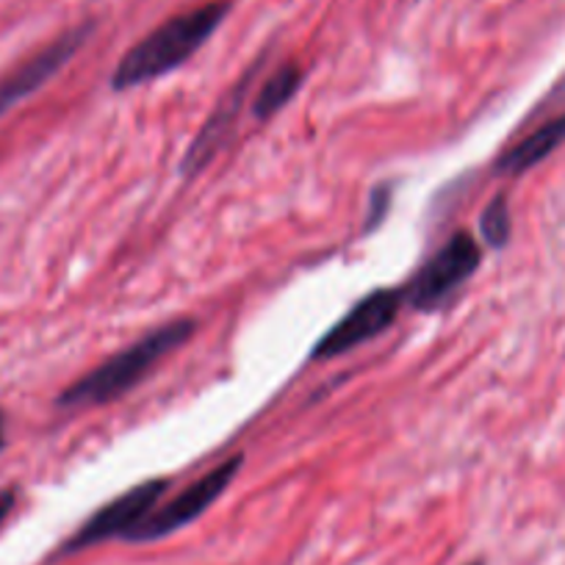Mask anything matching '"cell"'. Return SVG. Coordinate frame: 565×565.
<instances>
[{
    "label": "cell",
    "instance_id": "cell-1",
    "mask_svg": "<svg viewBox=\"0 0 565 565\" xmlns=\"http://www.w3.org/2000/svg\"><path fill=\"white\" fill-rule=\"evenodd\" d=\"M231 14V0H211L198 9L164 20L145 40L136 42L111 75V89H134L186 64Z\"/></svg>",
    "mask_w": 565,
    "mask_h": 565
},
{
    "label": "cell",
    "instance_id": "cell-2",
    "mask_svg": "<svg viewBox=\"0 0 565 565\" xmlns=\"http://www.w3.org/2000/svg\"><path fill=\"white\" fill-rule=\"evenodd\" d=\"M194 330H198L194 319H172V322L150 330L148 335H141L139 341H134L122 352L108 358L106 363L92 369L89 374H84L73 385H67L62 391V396H58V405L95 407L119 399V396L134 391L141 380L148 377L167 355L181 350L192 339Z\"/></svg>",
    "mask_w": 565,
    "mask_h": 565
},
{
    "label": "cell",
    "instance_id": "cell-3",
    "mask_svg": "<svg viewBox=\"0 0 565 565\" xmlns=\"http://www.w3.org/2000/svg\"><path fill=\"white\" fill-rule=\"evenodd\" d=\"M482 249L471 233H455L407 286L405 300L416 311H436L480 269Z\"/></svg>",
    "mask_w": 565,
    "mask_h": 565
},
{
    "label": "cell",
    "instance_id": "cell-4",
    "mask_svg": "<svg viewBox=\"0 0 565 565\" xmlns=\"http://www.w3.org/2000/svg\"><path fill=\"white\" fill-rule=\"evenodd\" d=\"M242 463H244L242 455H233V458L222 460V463L214 466L209 475H203L200 480H194L192 486L183 488L175 499H170L167 504L156 508L148 519L141 521V524L125 537V541H136V543L159 541V537L172 535V532L192 524L194 519H200V515H203L205 510H209L211 504H214L227 488H231L233 477L238 475Z\"/></svg>",
    "mask_w": 565,
    "mask_h": 565
},
{
    "label": "cell",
    "instance_id": "cell-5",
    "mask_svg": "<svg viewBox=\"0 0 565 565\" xmlns=\"http://www.w3.org/2000/svg\"><path fill=\"white\" fill-rule=\"evenodd\" d=\"M402 302H405V291L402 289H374L363 300H358L322 339L317 341L311 352V361H330L352 352L355 347L366 344V341L377 339L380 333L394 324L399 317Z\"/></svg>",
    "mask_w": 565,
    "mask_h": 565
},
{
    "label": "cell",
    "instance_id": "cell-6",
    "mask_svg": "<svg viewBox=\"0 0 565 565\" xmlns=\"http://www.w3.org/2000/svg\"><path fill=\"white\" fill-rule=\"evenodd\" d=\"M167 488H170V480L156 477V480H145L139 482V486L130 488V491L119 493L117 499L103 504V508L97 510L73 537H70L67 552L95 546V543L108 541V537H128L141 521L148 519V515L159 508Z\"/></svg>",
    "mask_w": 565,
    "mask_h": 565
},
{
    "label": "cell",
    "instance_id": "cell-7",
    "mask_svg": "<svg viewBox=\"0 0 565 565\" xmlns=\"http://www.w3.org/2000/svg\"><path fill=\"white\" fill-rule=\"evenodd\" d=\"M95 23L86 20V23L73 25L64 34H58L56 40L47 42L42 51H36L34 56L25 58L23 64L12 70L7 78H0V117L9 111V108L18 106L20 100H25L29 95H34L36 89L47 84L81 47L89 42Z\"/></svg>",
    "mask_w": 565,
    "mask_h": 565
},
{
    "label": "cell",
    "instance_id": "cell-8",
    "mask_svg": "<svg viewBox=\"0 0 565 565\" xmlns=\"http://www.w3.org/2000/svg\"><path fill=\"white\" fill-rule=\"evenodd\" d=\"M249 78H253V70H249V73L244 75L236 86H233L231 95L222 97V103L214 108V114L205 119V125H203V130L198 134V139L189 145L186 156H183V161H181V172L186 178L198 175V172L203 170L211 159H214V153L220 150L222 141L227 139V134L233 130V119H236V114L242 111V106H244V95H247Z\"/></svg>",
    "mask_w": 565,
    "mask_h": 565
},
{
    "label": "cell",
    "instance_id": "cell-9",
    "mask_svg": "<svg viewBox=\"0 0 565 565\" xmlns=\"http://www.w3.org/2000/svg\"><path fill=\"white\" fill-rule=\"evenodd\" d=\"M559 145H565V111L559 117L548 119L537 130H532L530 136H524L508 153H502V159L497 161V172H502V175H521V172L532 170L543 159H548Z\"/></svg>",
    "mask_w": 565,
    "mask_h": 565
},
{
    "label": "cell",
    "instance_id": "cell-10",
    "mask_svg": "<svg viewBox=\"0 0 565 565\" xmlns=\"http://www.w3.org/2000/svg\"><path fill=\"white\" fill-rule=\"evenodd\" d=\"M300 86L302 70L297 67V64H282L280 70H275V73L264 81V86H260L258 97H255L253 103V114L258 119H269L271 114L280 111V108L300 92Z\"/></svg>",
    "mask_w": 565,
    "mask_h": 565
},
{
    "label": "cell",
    "instance_id": "cell-11",
    "mask_svg": "<svg viewBox=\"0 0 565 565\" xmlns=\"http://www.w3.org/2000/svg\"><path fill=\"white\" fill-rule=\"evenodd\" d=\"M480 233L482 238H486L488 247L493 249L504 247V244L510 242V233H513V216H510L508 194H497V198L482 209Z\"/></svg>",
    "mask_w": 565,
    "mask_h": 565
},
{
    "label": "cell",
    "instance_id": "cell-12",
    "mask_svg": "<svg viewBox=\"0 0 565 565\" xmlns=\"http://www.w3.org/2000/svg\"><path fill=\"white\" fill-rule=\"evenodd\" d=\"M388 205H391L388 186H377V189H374V192H372V205H369L366 231H374V227H380V222H383L385 214H388Z\"/></svg>",
    "mask_w": 565,
    "mask_h": 565
},
{
    "label": "cell",
    "instance_id": "cell-13",
    "mask_svg": "<svg viewBox=\"0 0 565 565\" xmlns=\"http://www.w3.org/2000/svg\"><path fill=\"white\" fill-rule=\"evenodd\" d=\"M14 504H18V491L7 488V491H0V526L7 524V519L12 515Z\"/></svg>",
    "mask_w": 565,
    "mask_h": 565
},
{
    "label": "cell",
    "instance_id": "cell-14",
    "mask_svg": "<svg viewBox=\"0 0 565 565\" xmlns=\"http://www.w3.org/2000/svg\"><path fill=\"white\" fill-rule=\"evenodd\" d=\"M7 447V418L0 413V449Z\"/></svg>",
    "mask_w": 565,
    "mask_h": 565
},
{
    "label": "cell",
    "instance_id": "cell-15",
    "mask_svg": "<svg viewBox=\"0 0 565 565\" xmlns=\"http://www.w3.org/2000/svg\"><path fill=\"white\" fill-rule=\"evenodd\" d=\"M471 565H482V563H471Z\"/></svg>",
    "mask_w": 565,
    "mask_h": 565
}]
</instances>
